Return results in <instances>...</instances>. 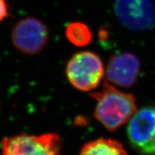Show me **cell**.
<instances>
[{"instance_id": "cell-1", "label": "cell", "mask_w": 155, "mask_h": 155, "mask_svg": "<svg viewBox=\"0 0 155 155\" xmlns=\"http://www.w3.org/2000/svg\"><path fill=\"white\" fill-rule=\"evenodd\" d=\"M96 100L94 117L110 131H115L137 113L134 96L122 92L105 81L100 91L92 93Z\"/></svg>"}, {"instance_id": "cell-2", "label": "cell", "mask_w": 155, "mask_h": 155, "mask_svg": "<svg viewBox=\"0 0 155 155\" xmlns=\"http://www.w3.org/2000/svg\"><path fill=\"white\" fill-rule=\"evenodd\" d=\"M65 73L72 86L81 91H91L100 84L105 74L99 56L91 51H81L71 57Z\"/></svg>"}, {"instance_id": "cell-3", "label": "cell", "mask_w": 155, "mask_h": 155, "mask_svg": "<svg viewBox=\"0 0 155 155\" xmlns=\"http://www.w3.org/2000/svg\"><path fill=\"white\" fill-rule=\"evenodd\" d=\"M2 155H60L61 139L56 133L21 134L2 141Z\"/></svg>"}, {"instance_id": "cell-4", "label": "cell", "mask_w": 155, "mask_h": 155, "mask_svg": "<svg viewBox=\"0 0 155 155\" xmlns=\"http://www.w3.org/2000/svg\"><path fill=\"white\" fill-rule=\"evenodd\" d=\"M14 47L25 55H35L41 52L49 40L46 25L35 17H26L17 22L11 33Z\"/></svg>"}, {"instance_id": "cell-5", "label": "cell", "mask_w": 155, "mask_h": 155, "mask_svg": "<svg viewBox=\"0 0 155 155\" xmlns=\"http://www.w3.org/2000/svg\"><path fill=\"white\" fill-rule=\"evenodd\" d=\"M129 142L144 155H155V107L147 106L137 111L127 128Z\"/></svg>"}, {"instance_id": "cell-6", "label": "cell", "mask_w": 155, "mask_h": 155, "mask_svg": "<svg viewBox=\"0 0 155 155\" xmlns=\"http://www.w3.org/2000/svg\"><path fill=\"white\" fill-rule=\"evenodd\" d=\"M114 11L120 22L131 30L148 29L155 22L152 0H116Z\"/></svg>"}, {"instance_id": "cell-7", "label": "cell", "mask_w": 155, "mask_h": 155, "mask_svg": "<svg viewBox=\"0 0 155 155\" xmlns=\"http://www.w3.org/2000/svg\"><path fill=\"white\" fill-rule=\"evenodd\" d=\"M140 63L129 53L116 54L110 58L106 67V81L115 86L129 88L138 78Z\"/></svg>"}, {"instance_id": "cell-8", "label": "cell", "mask_w": 155, "mask_h": 155, "mask_svg": "<svg viewBox=\"0 0 155 155\" xmlns=\"http://www.w3.org/2000/svg\"><path fill=\"white\" fill-rule=\"evenodd\" d=\"M79 155H127V153L118 141L99 138L87 142Z\"/></svg>"}, {"instance_id": "cell-9", "label": "cell", "mask_w": 155, "mask_h": 155, "mask_svg": "<svg viewBox=\"0 0 155 155\" xmlns=\"http://www.w3.org/2000/svg\"><path fill=\"white\" fill-rule=\"evenodd\" d=\"M65 36L70 42L77 47H83L90 43L92 32L90 28L82 22H73L68 25Z\"/></svg>"}, {"instance_id": "cell-10", "label": "cell", "mask_w": 155, "mask_h": 155, "mask_svg": "<svg viewBox=\"0 0 155 155\" xmlns=\"http://www.w3.org/2000/svg\"><path fill=\"white\" fill-rule=\"evenodd\" d=\"M9 15V7L6 0H0V22Z\"/></svg>"}]
</instances>
